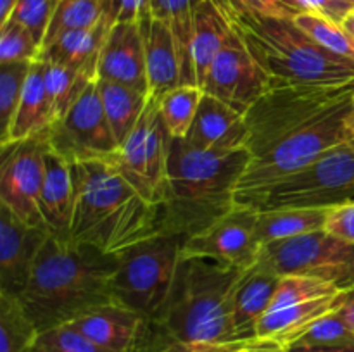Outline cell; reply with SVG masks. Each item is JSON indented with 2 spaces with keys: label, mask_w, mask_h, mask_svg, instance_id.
Listing matches in <instances>:
<instances>
[{
  "label": "cell",
  "mask_w": 354,
  "mask_h": 352,
  "mask_svg": "<svg viewBox=\"0 0 354 352\" xmlns=\"http://www.w3.org/2000/svg\"><path fill=\"white\" fill-rule=\"evenodd\" d=\"M354 81L332 86L272 85L245 113L249 162L235 200L254 206L275 183L328 148L349 141Z\"/></svg>",
  "instance_id": "1"
},
{
  "label": "cell",
  "mask_w": 354,
  "mask_h": 352,
  "mask_svg": "<svg viewBox=\"0 0 354 352\" xmlns=\"http://www.w3.org/2000/svg\"><path fill=\"white\" fill-rule=\"evenodd\" d=\"M116 269L118 254L50 237L35 262L30 282L17 297L41 333L114 302Z\"/></svg>",
  "instance_id": "2"
},
{
  "label": "cell",
  "mask_w": 354,
  "mask_h": 352,
  "mask_svg": "<svg viewBox=\"0 0 354 352\" xmlns=\"http://www.w3.org/2000/svg\"><path fill=\"white\" fill-rule=\"evenodd\" d=\"M249 162L248 148L206 152L171 138L161 206V233L187 240L230 213Z\"/></svg>",
  "instance_id": "3"
},
{
  "label": "cell",
  "mask_w": 354,
  "mask_h": 352,
  "mask_svg": "<svg viewBox=\"0 0 354 352\" xmlns=\"http://www.w3.org/2000/svg\"><path fill=\"white\" fill-rule=\"evenodd\" d=\"M75 179L69 242L120 254L161 233V207L131 188L109 161L71 164Z\"/></svg>",
  "instance_id": "4"
},
{
  "label": "cell",
  "mask_w": 354,
  "mask_h": 352,
  "mask_svg": "<svg viewBox=\"0 0 354 352\" xmlns=\"http://www.w3.org/2000/svg\"><path fill=\"white\" fill-rule=\"evenodd\" d=\"M248 269L204 257H182L171 293L149 324L159 335L180 344L239 342L234 300Z\"/></svg>",
  "instance_id": "5"
},
{
  "label": "cell",
  "mask_w": 354,
  "mask_h": 352,
  "mask_svg": "<svg viewBox=\"0 0 354 352\" xmlns=\"http://www.w3.org/2000/svg\"><path fill=\"white\" fill-rule=\"evenodd\" d=\"M220 6L272 85L332 86L354 81V61L320 47L292 19Z\"/></svg>",
  "instance_id": "6"
},
{
  "label": "cell",
  "mask_w": 354,
  "mask_h": 352,
  "mask_svg": "<svg viewBox=\"0 0 354 352\" xmlns=\"http://www.w3.org/2000/svg\"><path fill=\"white\" fill-rule=\"evenodd\" d=\"M185 238L158 233L118 254L113 300L152 320L168 300L182 262Z\"/></svg>",
  "instance_id": "7"
},
{
  "label": "cell",
  "mask_w": 354,
  "mask_h": 352,
  "mask_svg": "<svg viewBox=\"0 0 354 352\" xmlns=\"http://www.w3.org/2000/svg\"><path fill=\"white\" fill-rule=\"evenodd\" d=\"M354 200V145L344 141L286 176L254 206L258 211L328 207Z\"/></svg>",
  "instance_id": "8"
},
{
  "label": "cell",
  "mask_w": 354,
  "mask_h": 352,
  "mask_svg": "<svg viewBox=\"0 0 354 352\" xmlns=\"http://www.w3.org/2000/svg\"><path fill=\"white\" fill-rule=\"evenodd\" d=\"M258 261L280 276H310L354 290V244L325 230L263 245Z\"/></svg>",
  "instance_id": "9"
},
{
  "label": "cell",
  "mask_w": 354,
  "mask_h": 352,
  "mask_svg": "<svg viewBox=\"0 0 354 352\" xmlns=\"http://www.w3.org/2000/svg\"><path fill=\"white\" fill-rule=\"evenodd\" d=\"M169 144L171 137L161 119L158 100L149 95L137 126L109 161L135 192L158 207L165 200Z\"/></svg>",
  "instance_id": "10"
},
{
  "label": "cell",
  "mask_w": 354,
  "mask_h": 352,
  "mask_svg": "<svg viewBox=\"0 0 354 352\" xmlns=\"http://www.w3.org/2000/svg\"><path fill=\"white\" fill-rule=\"evenodd\" d=\"M47 141L69 164L114 157L120 145L104 114L97 79L88 83L71 109L48 128Z\"/></svg>",
  "instance_id": "11"
},
{
  "label": "cell",
  "mask_w": 354,
  "mask_h": 352,
  "mask_svg": "<svg viewBox=\"0 0 354 352\" xmlns=\"http://www.w3.org/2000/svg\"><path fill=\"white\" fill-rule=\"evenodd\" d=\"M0 150V204L9 207L24 223L45 226L40 199L48 150L47 135L10 144Z\"/></svg>",
  "instance_id": "12"
},
{
  "label": "cell",
  "mask_w": 354,
  "mask_h": 352,
  "mask_svg": "<svg viewBox=\"0 0 354 352\" xmlns=\"http://www.w3.org/2000/svg\"><path fill=\"white\" fill-rule=\"evenodd\" d=\"M258 209L237 206L201 233L192 235L182 247V257H204L248 269L259 259L261 244L256 237Z\"/></svg>",
  "instance_id": "13"
},
{
  "label": "cell",
  "mask_w": 354,
  "mask_h": 352,
  "mask_svg": "<svg viewBox=\"0 0 354 352\" xmlns=\"http://www.w3.org/2000/svg\"><path fill=\"white\" fill-rule=\"evenodd\" d=\"M272 79L259 68L244 41L232 30L204 81V93L216 97L237 113L244 114L268 92Z\"/></svg>",
  "instance_id": "14"
},
{
  "label": "cell",
  "mask_w": 354,
  "mask_h": 352,
  "mask_svg": "<svg viewBox=\"0 0 354 352\" xmlns=\"http://www.w3.org/2000/svg\"><path fill=\"white\" fill-rule=\"evenodd\" d=\"M50 237L47 226L24 223L0 204V292L12 295L23 292Z\"/></svg>",
  "instance_id": "15"
},
{
  "label": "cell",
  "mask_w": 354,
  "mask_h": 352,
  "mask_svg": "<svg viewBox=\"0 0 354 352\" xmlns=\"http://www.w3.org/2000/svg\"><path fill=\"white\" fill-rule=\"evenodd\" d=\"M99 79L149 93L140 23H118L107 33L99 57Z\"/></svg>",
  "instance_id": "16"
},
{
  "label": "cell",
  "mask_w": 354,
  "mask_h": 352,
  "mask_svg": "<svg viewBox=\"0 0 354 352\" xmlns=\"http://www.w3.org/2000/svg\"><path fill=\"white\" fill-rule=\"evenodd\" d=\"M149 320L116 302L104 304L73 321V326L107 352H135Z\"/></svg>",
  "instance_id": "17"
},
{
  "label": "cell",
  "mask_w": 354,
  "mask_h": 352,
  "mask_svg": "<svg viewBox=\"0 0 354 352\" xmlns=\"http://www.w3.org/2000/svg\"><path fill=\"white\" fill-rule=\"evenodd\" d=\"M185 140L192 147L206 152L245 148V140H248L245 116L218 100L216 97L204 93Z\"/></svg>",
  "instance_id": "18"
},
{
  "label": "cell",
  "mask_w": 354,
  "mask_h": 352,
  "mask_svg": "<svg viewBox=\"0 0 354 352\" xmlns=\"http://www.w3.org/2000/svg\"><path fill=\"white\" fill-rule=\"evenodd\" d=\"M145 48L149 95L161 99L165 93L183 85V69L171 30L162 21L145 14L140 21Z\"/></svg>",
  "instance_id": "19"
},
{
  "label": "cell",
  "mask_w": 354,
  "mask_h": 352,
  "mask_svg": "<svg viewBox=\"0 0 354 352\" xmlns=\"http://www.w3.org/2000/svg\"><path fill=\"white\" fill-rule=\"evenodd\" d=\"M346 295H348V292L292 304V306L282 307V309L268 311L259 320L258 328H256V338L275 342L280 347L287 349L304 331L310 330L315 323L341 309Z\"/></svg>",
  "instance_id": "20"
},
{
  "label": "cell",
  "mask_w": 354,
  "mask_h": 352,
  "mask_svg": "<svg viewBox=\"0 0 354 352\" xmlns=\"http://www.w3.org/2000/svg\"><path fill=\"white\" fill-rule=\"evenodd\" d=\"M73 207H75V179L73 168L66 159L48 147L45 155V178L41 186L40 211L47 230L54 238L69 242Z\"/></svg>",
  "instance_id": "21"
},
{
  "label": "cell",
  "mask_w": 354,
  "mask_h": 352,
  "mask_svg": "<svg viewBox=\"0 0 354 352\" xmlns=\"http://www.w3.org/2000/svg\"><path fill=\"white\" fill-rule=\"evenodd\" d=\"M280 278L282 276L259 261L248 269L234 300V328L239 342H251L256 338V328L263 314L270 309Z\"/></svg>",
  "instance_id": "22"
},
{
  "label": "cell",
  "mask_w": 354,
  "mask_h": 352,
  "mask_svg": "<svg viewBox=\"0 0 354 352\" xmlns=\"http://www.w3.org/2000/svg\"><path fill=\"white\" fill-rule=\"evenodd\" d=\"M232 35V26L218 0H201L194 16L190 62L194 83L203 88L214 59Z\"/></svg>",
  "instance_id": "23"
},
{
  "label": "cell",
  "mask_w": 354,
  "mask_h": 352,
  "mask_svg": "<svg viewBox=\"0 0 354 352\" xmlns=\"http://www.w3.org/2000/svg\"><path fill=\"white\" fill-rule=\"evenodd\" d=\"M111 28H113V19L111 14H107L95 26L61 35L54 43L41 50L40 57L76 69L92 79H99L100 50Z\"/></svg>",
  "instance_id": "24"
},
{
  "label": "cell",
  "mask_w": 354,
  "mask_h": 352,
  "mask_svg": "<svg viewBox=\"0 0 354 352\" xmlns=\"http://www.w3.org/2000/svg\"><path fill=\"white\" fill-rule=\"evenodd\" d=\"M52 123L54 119H52L50 100H48L44 81V61L40 57L31 64L19 106L14 114L12 123H10L9 133L0 140V148L28 140V138L47 135Z\"/></svg>",
  "instance_id": "25"
},
{
  "label": "cell",
  "mask_w": 354,
  "mask_h": 352,
  "mask_svg": "<svg viewBox=\"0 0 354 352\" xmlns=\"http://www.w3.org/2000/svg\"><path fill=\"white\" fill-rule=\"evenodd\" d=\"M325 207H290V209L258 211L256 237L263 245L277 240L299 237L311 231L324 230L327 219Z\"/></svg>",
  "instance_id": "26"
},
{
  "label": "cell",
  "mask_w": 354,
  "mask_h": 352,
  "mask_svg": "<svg viewBox=\"0 0 354 352\" xmlns=\"http://www.w3.org/2000/svg\"><path fill=\"white\" fill-rule=\"evenodd\" d=\"M97 83H99V93L106 119L118 145H121L130 137L140 116L144 114L149 93L138 92L130 86L121 85V83L107 81V79H97Z\"/></svg>",
  "instance_id": "27"
},
{
  "label": "cell",
  "mask_w": 354,
  "mask_h": 352,
  "mask_svg": "<svg viewBox=\"0 0 354 352\" xmlns=\"http://www.w3.org/2000/svg\"><path fill=\"white\" fill-rule=\"evenodd\" d=\"M201 0H147L145 14L162 21L171 30L182 59L183 81L194 83L192 62H190V41H192L194 16Z\"/></svg>",
  "instance_id": "28"
},
{
  "label": "cell",
  "mask_w": 354,
  "mask_h": 352,
  "mask_svg": "<svg viewBox=\"0 0 354 352\" xmlns=\"http://www.w3.org/2000/svg\"><path fill=\"white\" fill-rule=\"evenodd\" d=\"M40 330L19 297L0 292V352H31Z\"/></svg>",
  "instance_id": "29"
},
{
  "label": "cell",
  "mask_w": 354,
  "mask_h": 352,
  "mask_svg": "<svg viewBox=\"0 0 354 352\" xmlns=\"http://www.w3.org/2000/svg\"><path fill=\"white\" fill-rule=\"evenodd\" d=\"M287 352H354V330L339 311L315 323L292 342Z\"/></svg>",
  "instance_id": "30"
},
{
  "label": "cell",
  "mask_w": 354,
  "mask_h": 352,
  "mask_svg": "<svg viewBox=\"0 0 354 352\" xmlns=\"http://www.w3.org/2000/svg\"><path fill=\"white\" fill-rule=\"evenodd\" d=\"M204 90L192 83H183L168 93L156 99L159 104V114L165 123L166 131L171 138L185 140L196 119L197 109L203 100Z\"/></svg>",
  "instance_id": "31"
},
{
  "label": "cell",
  "mask_w": 354,
  "mask_h": 352,
  "mask_svg": "<svg viewBox=\"0 0 354 352\" xmlns=\"http://www.w3.org/2000/svg\"><path fill=\"white\" fill-rule=\"evenodd\" d=\"M41 61H44L45 90H47L48 100H50L52 119L55 123L71 109L73 104L78 100L83 90L93 79L83 75V72L76 71V69L57 64V62L47 61L44 57H41Z\"/></svg>",
  "instance_id": "32"
},
{
  "label": "cell",
  "mask_w": 354,
  "mask_h": 352,
  "mask_svg": "<svg viewBox=\"0 0 354 352\" xmlns=\"http://www.w3.org/2000/svg\"><path fill=\"white\" fill-rule=\"evenodd\" d=\"M109 7L111 0H59L50 28L45 37L44 48L54 43L61 35L68 31L95 26L109 14Z\"/></svg>",
  "instance_id": "33"
},
{
  "label": "cell",
  "mask_w": 354,
  "mask_h": 352,
  "mask_svg": "<svg viewBox=\"0 0 354 352\" xmlns=\"http://www.w3.org/2000/svg\"><path fill=\"white\" fill-rule=\"evenodd\" d=\"M292 21L320 47L354 61V40L342 24L315 12H301Z\"/></svg>",
  "instance_id": "34"
},
{
  "label": "cell",
  "mask_w": 354,
  "mask_h": 352,
  "mask_svg": "<svg viewBox=\"0 0 354 352\" xmlns=\"http://www.w3.org/2000/svg\"><path fill=\"white\" fill-rule=\"evenodd\" d=\"M344 292H348V290H341L339 286L327 282H322V280L310 278V276L287 275L280 278V283L279 286H277V292L275 295H273V300L272 304H270L268 311L282 309V307L292 306V304L322 299V297L339 295V293ZM268 311H266V313H268Z\"/></svg>",
  "instance_id": "35"
},
{
  "label": "cell",
  "mask_w": 354,
  "mask_h": 352,
  "mask_svg": "<svg viewBox=\"0 0 354 352\" xmlns=\"http://www.w3.org/2000/svg\"><path fill=\"white\" fill-rule=\"evenodd\" d=\"M33 61L0 64V140L9 133Z\"/></svg>",
  "instance_id": "36"
},
{
  "label": "cell",
  "mask_w": 354,
  "mask_h": 352,
  "mask_svg": "<svg viewBox=\"0 0 354 352\" xmlns=\"http://www.w3.org/2000/svg\"><path fill=\"white\" fill-rule=\"evenodd\" d=\"M40 55V43L23 24L12 19L0 24V64L37 61Z\"/></svg>",
  "instance_id": "37"
},
{
  "label": "cell",
  "mask_w": 354,
  "mask_h": 352,
  "mask_svg": "<svg viewBox=\"0 0 354 352\" xmlns=\"http://www.w3.org/2000/svg\"><path fill=\"white\" fill-rule=\"evenodd\" d=\"M57 3L59 0H17L14 3L9 19L23 24L44 48L45 37H47L48 28H50Z\"/></svg>",
  "instance_id": "38"
},
{
  "label": "cell",
  "mask_w": 354,
  "mask_h": 352,
  "mask_svg": "<svg viewBox=\"0 0 354 352\" xmlns=\"http://www.w3.org/2000/svg\"><path fill=\"white\" fill-rule=\"evenodd\" d=\"M31 352H107L82 331L76 330L71 323L45 330L38 335L37 344Z\"/></svg>",
  "instance_id": "39"
},
{
  "label": "cell",
  "mask_w": 354,
  "mask_h": 352,
  "mask_svg": "<svg viewBox=\"0 0 354 352\" xmlns=\"http://www.w3.org/2000/svg\"><path fill=\"white\" fill-rule=\"evenodd\" d=\"M220 2L242 12L283 17V19H294L297 14L304 12L297 0H220Z\"/></svg>",
  "instance_id": "40"
},
{
  "label": "cell",
  "mask_w": 354,
  "mask_h": 352,
  "mask_svg": "<svg viewBox=\"0 0 354 352\" xmlns=\"http://www.w3.org/2000/svg\"><path fill=\"white\" fill-rule=\"evenodd\" d=\"M218 347H221V345H189L169 340V338L162 337L158 331L152 330L151 324L147 323L144 338H142L140 345L135 349V352H214Z\"/></svg>",
  "instance_id": "41"
},
{
  "label": "cell",
  "mask_w": 354,
  "mask_h": 352,
  "mask_svg": "<svg viewBox=\"0 0 354 352\" xmlns=\"http://www.w3.org/2000/svg\"><path fill=\"white\" fill-rule=\"evenodd\" d=\"M324 230L354 244V200L328 207Z\"/></svg>",
  "instance_id": "42"
},
{
  "label": "cell",
  "mask_w": 354,
  "mask_h": 352,
  "mask_svg": "<svg viewBox=\"0 0 354 352\" xmlns=\"http://www.w3.org/2000/svg\"><path fill=\"white\" fill-rule=\"evenodd\" d=\"M304 12H315L342 24L354 6L348 0H297Z\"/></svg>",
  "instance_id": "43"
},
{
  "label": "cell",
  "mask_w": 354,
  "mask_h": 352,
  "mask_svg": "<svg viewBox=\"0 0 354 352\" xmlns=\"http://www.w3.org/2000/svg\"><path fill=\"white\" fill-rule=\"evenodd\" d=\"M147 10V0H111L109 14L113 24L140 23Z\"/></svg>",
  "instance_id": "44"
},
{
  "label": "cell",
  "mask_w": 354,
  "mask_h": 352,
  "mask_svg": "<svg viewBox=\"0 0 354 352\" xmlns=\"http://www.w3.org/2000/svg\"><path fill=\"white\" fill-rule=\"evenodd\" d=\"M248 345L249 342H230V344H225L221 347H218L214 352H249Z\"/></svg>",
  "instance_id": "45"
},
{
  "label": "cell",
  "mask_w": 354,
  "mask_h": 352,
  "mask_svg": "<svg viewBox=\"0 0 354 352\" xmlns=\"http://www.w3.org/2000/svg\"><path fill=\"white\" fill-rule=\"evenodd\" d=\"M16 2L17 0H0V24H3L9 19L10 12H12L14 9V3Z\"/></svg>",
  "instance_id": "46"
},
{
  "label": "cell",
  "mask_w": 354,
  "mask_h": 352,
  "mask_svg": "<svg viewBox=\"0 0 354 352\" xmlns=\"http://www.w3.org/2000/svg\"><path fill=\"white\" fill-rule=\"evenodd\" d=\"M342 26H344V30L348 31L349 35H351L353 40H354V9L348 14V17H346V19L342 21Z\"/></svg>",
  "instance_id": "47"
},
{
  "label": "cell",
  "mask_w": 354,
  "mask_h": 352,
  "mask_svg": "<svg viewBox=\"0 0 354 352\" xmlns=\"http://www.w3.org/2000/svg\"><path fill=\"white\" fill-rule=\"evenodd\" d=\"M346 130H348L349 141L354 140V110L351 113V116L348 117V123H346Z\"/></svg>",
  "instance_id": "48"
},
{
  "label": "cell",
  "mask_w": 354,
  "mask_h": 352,
  "mask_svg": "<svg viewBox=\"0 0 354 352\" xmlns=\"http://www.w3.org/2000/svg\"><path fill=\"white\" fill-rule=\"evenodd\" d=\"M279 352H287V351H286V349H280V351H279Z\"/></svg>",
  "instance_id": "49"
},
{
  "label": "cell",
  "mask_w": 354,
  "mask_h": 352,
  "mask_svg": "<svg viewBox=\"0 0 354 352\" xmlns=\"http://www.w3.org/2000/svg\"><path fill=\"white\" fill-rule=\"evenodd\" d=\"M348 2H351V3H353V6H354V0H348Z\"/></svg>",
  "instance_id": "50"
},
{
  "label": "cell",
  "mask_w": 354,
  "mask_h": 352,
  "mask_svg": "<svg viewBox=\"0 0 354 352\" xmlns=\"http://www.w3.org/2000/svg\"><path fill=\"white\" fill-rule=\"evenodd\" d=\"M351 144H353V145H354V140H351Z\"/></svg>",
  "instance_id": "51"
}]
</instances>
